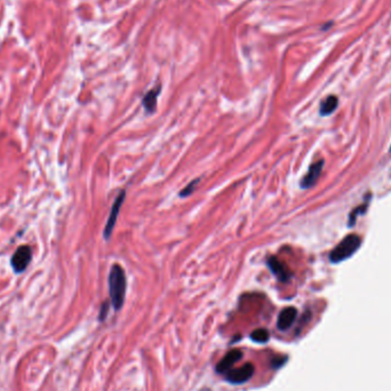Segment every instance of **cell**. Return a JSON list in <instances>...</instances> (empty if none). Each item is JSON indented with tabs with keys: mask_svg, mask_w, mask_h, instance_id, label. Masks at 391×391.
<instances>
[{
	"mask_svg": "<svg viewBox=\"0 0 391 391\" xmlns=\"http://www.w3.org/2000/svg\"><path fill=\"white\" fill-rule=\"evenodd\" d=\"M127 280L125 271L119 264L112 266L109 274V292L111 297V303L115 310L122 309L125 302Z\"/></svg>",
	"mask_w": 391,
	"mask_h": 391,
	"instance_id": "6da1fadb",
	"label": "cell"
},
{
	"mask_svg": "<svg viewBox=\"0 0 391 391\" xmlns=\"http://www.w3.org/2000/svg\"><path fill=\"white\" fill-rule=\"evenodd\" d=\"M360 244H362V239L359 238V236L355 235V233L348 235L332 250L329 254V260L332 263H340L349 259L358 250Z\"/></svg>",
	"mask_w": 391,
	"mask_h": 391,
	"instance_id": "7a4b0ae2",
	"label": "cell"
},
{
	"mask_svg": "<svg viewBox=\"0 0 391 391\" xmlns=\"http://www.w3.org/2000/svg\"><path fill=\"white\" fill-rule=\"evenodd\" d=\"M32 259V250L27 245L20 246L10 259V264L16 273L23 272Z\"/></svg>",
	"mask_w": 391,
	"mask_h": 391,
	"instance_id": "3957f363",
	"label": "cell"
},
{
	"mask_svg": "<svg viewBox=\"0 0 391 391\" xmlns=\"http://www.w3.org/2000/svg\"><path fill=\"white\" fill-rule=\"evenodd\" d=\"M254 374V365L252 363H246L239 368L230 369L225 374V380L232 384H243L248 381Z\"/></svg>",
	"mask_w": 391,
	"mask_h": 391,
	"instance_id": "277c9868",
	"label": "cell"
},
{
	"mask_svg": "<svg viewBox=\"0 0 391 391\" xmlns=\"http://www.w3.org/2000/svg\"><path fill=\"white\" fill-rule=\"evenodd\" d=\"M125 195H126L125 191L120 192L118 197L116 198L115 202H113V205H112V207H111V211H110L108 222H106L105 228H104V232H103V236H104V238L106 240L110 239V237H111V235H112L113 228H115L117 219H118V214H119V212H120V208H122V202H123V200H125Z\"/></svg>",
	"mask_w": 391,
	"mask_h": 391,
	"instance_id": "5b68a950",
	"label": "cell"
},
{
	"mask_svg": "<svg viewBox=\"0 0 391 391\" xmlns=\"http://www.w3.org/2000/svg\"><path fill=\"white\" fill-rule=\"evenodd\" d=\"M268 267L270 268L271 272L277 277V279L283 281V283H286V281L290 280L292 274H293L286 264L274 256H270L268 259Z\"/></svg>",
	"mask_w": 391,
	"mask_h": 391,
	"instance_id": "8992f818",
	"label": "cell"
},
{
	"mask_svg": "<svg viewBox=\"0 0 391 391\" xmlns=\"http://www.w3.org/2000/svg\"><path fill=\"white\" fill-rule=\"evenodd\" d=\"M243 357V352L239 349H233L231 351H229L223 358L220 360L218 366H216V372L218 373H226L228 370L231 369V367L235 365L236 363H238Z\"/></svg>",
	"mask_w": 391,
	"mask_h": 391,
	"instance_id": "52a82bcc",
	"label": "cell"
},
{
	"mask_svg": "<svg viewBox=\"0 0 391 391\" xmlns=\"http://www.w3.org/2000/svg\"><path fill=\"white\" fill-rule=\"evenodd\" d=\"M322 167H324V160H318L315 164H312L310 168H309L308 173L304 175V177L301 181V188L308 189L311 188L316 182H317L318 177L320 176Z\"/></svg>",
	"mask_w": 391,
	"mask_h": 391,
	"instance_id": "ba28073f",
	"label": "cell"
},
{
	"mask_svg": "<svg viewBox=\"0 0 391 391\" xmlns=\"http://www.w3.org/2000/svg\"><path fill=\"white\" fill-rule=\"evenodd\" d=\"M296 315L297 311L295 308L293 307L285 308L279 314V317H278L277 327L279 328L280 331H286V329L290 328L291 326L294 324L295 319H296Z\"/></svg>",
	"mask_w": 391,
	"mask_h": 391,
	"instance_id": "9c48e42d",
	"label": "cell"
},
{
	"mask_svg": "<svg viewBox=\"0 0 391 391\" xmlns=\"http://www.w3.org/2000/svg\"><path fill=\"white\" fill-rule=\"evenodd\" d=\"M159 93H160V85L147 92L146 96L143 98V101H142L143 106L147 112L151 113L156 110L157 98H158V95H159Z\"/></svg>",
	"mask_w": 391,
	"mask_h": 391,
	"instance_id": "30bf717a",
	"label": "cell"
},
{
	"mask_svg": "<svg viewBox=\"0 0 391 391\" xmlns=\"http://www.w3.org/2000/svg\"><path fill=\"white\" fill-rule=\"evenodd\" d=\"M338 104H339V98H336L334 95H331L328 96V98H326L324 101L321 102L320 104V115L321 116H328L331 115L335 111V109L338 108Z\"/></svg>",
	"mask_w": 391,
	"mask_h": 391,
	"instance_id": "8fae6325",
	"label": "cell"
},
{
	"mask_svg": "<svg viewBox=\"0 0 391 391\" xmlns=\"http://www.w3.org/2000/svg\"><path fill=\"white\" fill-rule=\"evenodd\" d=\"M250 339L256 343H266L269 341V332L264 328H257L252 332Z\"/></svg>",
	"mask_w": 391,
	"mask_h": 391,
	"instance_id": "7c38bea8",
	"label": "cell"
},
{
	"mask_svg": "<svg viewBox=\"0 0 391 391\" xmlns=\"http://www.w3.org/2000/svg\"><path fill=\"white\" fill-rule=\"evenodd\" d=\"M367 206L368 205H367V202H366V204H363L362 206H359V207L353 209V211L351 212V214H350V216H349V225L350 226H352L353 224H355L359 215H363L364 213H365Z\"/></svg>",
	"mask_w": 391,
	"mask_h": 391,
	"instance_id": "4fadbf2b",
	"label": "cell"
},
{
	"mask_svg": "<svg viewBox=\"0 0 391 391\" xmlns=\"http://www.w3.org/2000/svg\"><path fill=\"white\" fill-rule=\"evenodd\" d=\"M199 181H200V178H197V180L190 182V183H189L187 187H185L183 190L180 192V197L184 198V197H188V196H190L192 192L195 191V189H196V187H197V184L199 183Z\"/></svg>",
	"mask_w": 391,
	"mask_h": 391,
	"instance_id": "5bb4252c",
	"label": "cell"
},
{
	"mask_svg": "<svg viewBox=\"0 0 391 391\" xmlns=\"http://www.w3.org/2000/svg\"><path fill=\"white\" fill-rule=\"evenodd\" d=\"M201 391H211L209 389H204V390H201Z\"/></svg>",
	"mask_w": 391,
	"mask_h": 391,
	"instance_id": "9a60e30c",
	"label": "cell"
},
{
	"mask_svg": "<svg viewBox=\"0 0 391 391\" xmlns=\"http://www.w3.org/2000/svg\"><path fill=\"white\" fill-rule=\"evenodd\" d=\"M390 151H391V147H390Z\"/></svg>",
	"mask_w": 391,
	"mask_h": 391,
	"instance_id": "2e32d148",
	"label": "cell"
}]
</instances>
